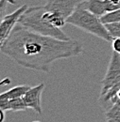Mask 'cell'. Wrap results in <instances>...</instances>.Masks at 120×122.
<instances>
[{
    "label": "cell",
    "mask_w": 120,
    "mask_h": 122,
    "mask_svg": "<svg viewBox=\"0 0 120 122\" xmlns=\"http://www.w3.org/2000/svg\"><path fill=\"white\" fill-rule=\"evenodd\" d=\"M0 50L24 68L48 72L56 60L80 56L83 45L72 39L64 41L39 34L18 23Z\"/></svg>",
    "instance_id": "6da1fadb"
},
{
    "label": "cell",
    "mask_w": 120,
    "mask_h": 122,
    "mask_svg": "<svg viewBox=\"0 0 120 122\" xmlns=\"http://www.w3.org/2000/svg\"><path fill=\"white\" fill-rule=\"evenodd\" d=\"M45 87L44 83H41L35 86L30 87V89L26 92V94L23 96L24 102L28 108L34 110L38 115L43 114L42 104H41V99H42V93Z\"/></svg>",
    "instance_id": "52a82bcc"
},
{
    "label": "cell",
    "mask_w": 120,
    "mask_h": 122,
    "mask_svg": "<svg viewBox=\"0 0 120 122\" xmlns=\"http://www.w3.org/2000/svg\"><path fill=\"white\" fill-rule=\"evenodd\" d=\"M28 107L26 105L23 97L13 100H0V109L6 111H25Z\"/></svg>",
    "instance_id": "30bf717a"
},
{
    "label": "cell",
    "mask_w": 120,
    "mask_h": 122,
    "mask_svg": "<svg viewBox=\"0 0 120 122\" xmlns=\"http://www.w3.org/2000/svg\"><path fill=\"white\" fill-rule=\"evenodd\" d=\"M28 8H29L28 5H23L19 9H17L15 11L2 18L1 24H0V45L10 36L12 29L15 27L16 24L19 22L20 17L26 11Z\"/></svg>",
    "instance_id": "8992f818"
},
{
    "label": "cell",
    "mask_w": 120,
    "mask_h": 122,
    "mask_svg": "<svg viewBox=\"0 0 120 122\" xmlns=\"http://www.w3.org/2000/svg\"><path fill=\"white\" fill-rule=\"evenodd\" d=\"M117 98H118V99H120V89H119V91L117 92Z\"/></svg>",
    "instance_id": "e0dca14e"
},
{
    "label": "cell",
    "mask_w": 120,
    "mask_h": 122,
    "mask_svg": "<svg viewBox=\"0 0 120 122\" xmlns=\"http://www.w3.org/2000/svg\"><path fill=\"white\" fill-rule=\"evenodd\" d=\"M120 80V54L113 51L112 56L108 65V69L106 71V74L102 81L100 82L101 84V90L100 95H104L116 82Z\"/></svg>",
    "instance_id": "277c9868"
},
{
    "label": "cell",
    "mask_w": 120,
    "mask_h": 122,
    "mask_svg": "<svg viewBox=\"0 0 120 122\" xmlns=\"http://www.w3.org/2000/svg\"><path fill=\"white\" fill-rule=\"evenodd\" d=\"M82 2L78 6L72 15L68 17L67 24L77 26L81 30L90 33L106 41H112L113 37L106 28L105 25L101 22L100 17L88 10L83 6Z\"/></svg>",
    "instance_id": "3957f363"
},
{
    "label": "cell",
    "mask_w": 120,
    "mask_h": 122,
    "mask_svg": "<svg viewBox=\"0 0 120 122\" xmlns=\"http://www.w3.org/2000/svg\"><path fill=\"white\" fill-rule=\"evenodd\" d=\"M113 51L120 54V38H114L112 41Z\"/></svg>",
    "instance_id": "2e32d148"
},
{
    "label": "cell",
    "mask_w": 120,
    "mask_h": 122,
    "mask_svg": "<svg viewBox=\"0 0 120 122\" xmlns=\"http://www.w3.org/2000/svg\"><path fill=\"white\" fill-rule=\"evenodd\" d=\"M82 4L88 10L98 17L119 9L117 6L113 4L111 0H84Z\"/></svg>",
    "instance_id": "ba28073f"
},
{
    "label": "cell",
    "mask_w": 120,
    "mask_h": 122,
    "mask_svg": "<svg viewBox=\"0 0 120 122\" xmlns=\"http://www.w3.org/2000/svg\"><path fill=\"white\" fill-rule=\"evenodd\" d=\"M111 36L114 38H120V22H114L104 24Z\"/></svg>",
    "instance_id": "5bb4252c"
},
{
    "label": "cell",
    "mask_w": 120,
    "mask_h": 122,
    "mask_svg": "<svg viewBox=\"0 0 120 122\" xmlns=\"http://www.w3.org/2000/svg\"><path fill=\"white\" fill-rule=\"evenodd\" d=\"M100 20L103 24H108V23H114V22H120V8L113 10L111 12H108L100 17Z\"/></svg>",
    "instance_id": "4fadbf2b"
},
{
    "label": "cell",
    "mask_w": 120,
    "mask_h": 122,
    "mask_svg": "<svg viewBox=\"0 0 120 122\" xmlns=\"http://www.w3.org/2000/svg\"><path fill=\"white\" fill-rule=\"evenodd\" d=\"M84 0H47L45 4L46 10L54 12L66 20L76 10L78 6Z\"/></svg>",
    "instance_id": "5b68a950"
},
{
    "label": "cell",
    "mask_w": 120,
    "mask_h": 122,
    "mask_svg": "<svg viewBox=\"0 0 120 122\" xmlns=\"http://www.w3.org/2000/svg\"><path fill=\"white\" fill-rule=\"evenodd\" d=\"M30 86H26V85H21V86H14L7 91L3 92L0 95V100H13V99H17V98H22L26 92L30 89Z\"/></svg>",
    "instance_id": "8fae6325"
},
{
    "label": "cell",
    "mask_w": 120,
    "mask_h": 122,
    "mask_svg": "<svg viewBox=\"0 0 120 122\" xmlns=\"http://www.w3.org/2000/svg\"><path fill=\"white\" fill-rule=\"evenodd\" d=\"M45 6H34L26 10L19 19V24L30 30L39 34L53 37L56 39L68 41L71 40L60 27L50 24L44 16Z\"/></svg>",
    "instance_id": "7a4b0ae2"
},
{
    "label": "cell",
    "mask_w": 120,
    "mask_h": 122,
    "mask_svg": "<svg viewBox=\"0 0 120 122\" xmlns=\"http://www.w3.org/2000/svg\"><path fill=\"white\" fill-rule=\"evenodd\" d=\"M8 3H12V4H14V0H0V16H1V19L4 17L5 14V10H6V8L8 6Z\"/></svg>",
    "instance_id": "9a60e30c"
},
{
    "label": "cell",
    "mask_w": 120,
    "mask_h": 122,
    "mask_svg": "<svg viewBox=\"0 0 120 122\" xmlns=\"http://www.w3.org/2000/svg\"><path fill=\"white\" fill-rule=\"evenodd\" d=\"M104 115L107 121L120 122V99L117 98L112 106L106 109Z\"/></svg>",
    "instance_id": "7c38bea8"
},
{
    "label": "cell",
    "mask_w": 120,
    "mask_h": 122,
    "mask_svg": "<svg viewBox=\"0 0 120 122\" xmlns=\"http://www.w3.org/2000/svg\"><path fill=\"white\" fill-rule=\"evenodd\" d=\"M120 89V80L118 82H116L108 91L106 92L104 95L99 96L98 102L100 103L101 106L108 109L109 107L112 106V104L116 101L117 99V92Z\"/></svg>",
    "instance_id": "9c48e42d"
}]
</instances>
